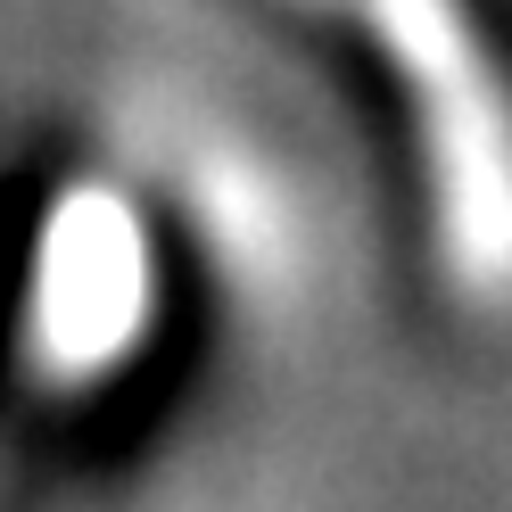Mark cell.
<instances>
[{"label": "cell", "mask_w": 512, "mask_h": 512, "mask_svg": "<svg viewBox=\"0 0 512 512\" xmlns=\"http://www.w3.org/2000/svg\"><path fill=\"white\" fill-rule=\"evenodd\" d=\"M356 100L422 298L512 339V0H273Z\"/></svg>", "instance_id": "6da1fadb"}]
</instances>
